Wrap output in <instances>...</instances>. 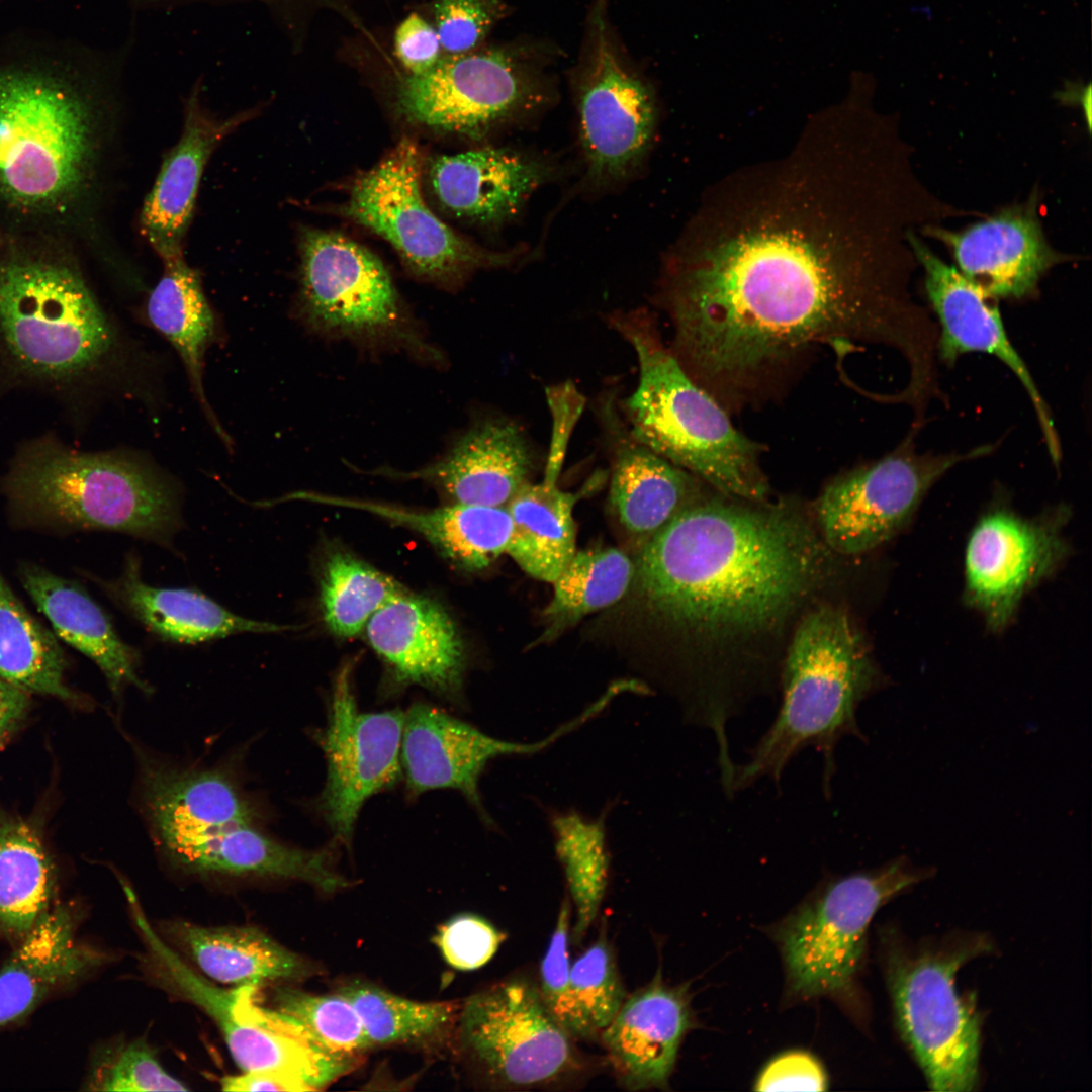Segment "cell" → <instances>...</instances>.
Here are the masks:
<instances>
[{
    "label": "cell",
    "instance_id": "cell-39",
    "mask_svg": "<svg viewBox=\"0 0 1092 1092\" xmlns=\"http://www.w3.org/2000/svg\"><path fill=\"white\" fill-rule=\"evenodd\" d=\"M634 576L635 564L619 549L575 552L552 582L553 596L543 613L548 623L543 638H551L586 615L617 603Z\"/></svg>",
    "mask_w": 1092,
    "mask_h": 1092
},
{
    "label": "cell",
    "instance_id": "cell-41",
    "mask_svg": "<svg viewBox=\"0 0 1092 1092\" xmlns=\"http://www.w3.org/2000/svg\"><path fill=\"white\" fill-rule=\"evenodd\" d=\"M338 992L356 1009L372 1048L435 1037L451 1024L457 1011L452 1003L418 1002L361 981Z\"/></svg>",
    "mask_w": 1092,
    "mask_h": 1092
},
{
    "label": "cell",
    "instance_id": "cell-43",
    "mask_svg": "<svg viewBox=\"0 0 1092 1092\" xmlns=\"http://www.w3.org/2000/svg\"><path fill=\"white\" fill-rule=\"evenodd\" d=\"M570 991L580 1038L600 1037L627 998L605 937L598 938L570 965Z\"/></svg>",
    "mask_w": 1092,
    "mask_h": 1092
},
{
    "label": "cell",
    "instance_id": "cell-4",
    "mask_svg": "<svg viewBox=\"0 0 1092 1092\" xmlns=\"http://www.w3.org/2000/svg\"><path fill=\"white\" fill-rule=\"evenodd\" d=\"M879 681L864 640L847 612L829 602L809 608L786 652L779 711L747 761L736 766L734 795L765 778L778 783L788 764L808 747L822 755V786L829 795L836 747L844 737L863 738L857 710Z\"/></svg>",
    "mask_w": 1092,
    "mask_h": 1092
},
{
    "label": "cell",
    "instance_id": "cell-16",
    "mask_svg": "<svg viewBox=\"0 0 1092 1092\" xmlns=\"http://www.w3.org/2000/svg\"><path fill=\"white\" fill-rule=\"evenodd\" d=\"M404 712H362L352 685V665L337 672L327 723L315 738L327 763L324 789L314 802L334 841L350 845L359 813L373 795L402 777Z\"/></svg>",
    "mask_w": 1092,
    "mask_h": 1092
},
{
    "label": "cell",
    "instance_id": "cell-22",
    "mask_svg": "<svg viewBox=\"0 0 1092 1092\" xmlns=\"http://www.w3.org/2000/svg\"><path fill=\"white\" fill-rule=\"evenodd\" d=\"M909 243L924 268L926 292L940 323L941 357L953 362L963 354L984 352L1004 363L1028 393L1052 459L1057 463L1060 445L1051 414L1028 368L1012 346L997 307L980 287L915 236L909 235Z\"/></svg>",
    "mask_w": 1092,
    "mask_h": 1092
},
{
    "label": "cell",
    "instance_id": "cell-51",
    "mask_svg": "<svg viewBox=\"0 0 1092 1092\" xmlns=\"http://www.w3.org/2000/svg\"><path fill=\"white\" fill-rule=\"evenodd\" d=\"M29 696L0 677V748L26 720L31 704Z\"/></svg>",
    "mask_w": 1092,
    "mask_h": 1092
},
{
    "label": "cell",
    "instance_id": "cell-38",
    "mask_svg": "<svg viewBox=\"0 0 1092 1092\" xmlns=\"http://www.w3.org/2000/svg\"><path fill=\"white\" fill-rule=\"evenodd\" d=\"M607 814L604 810L590 818L575 809L548 812L554 850L574 904L577 940L595 921L609 882Z\"/></svg>",
    "mask_w": 1092,
    "mask_h": 1092
},
{
    "label": "cell",
    "instance_id": "cell-29",
    "mask_svg": "<svg viewBox=\"0 0 1092 1092\" xmlns=\"http://www.w3.org/2000/svg\"><path fill=\"white\" fill-rule=\"evenodd\" d=\"M601 413L611 453L610 503L624 528L647 541L703 494V481L634 439L612 403Z\"/></svg>",
    "mask_w": 1092,
    "mask_h": 1092
},
{
    "label": "cell",
    "instance_id": "cell-46",
    "mask_svg": "<svg viewBox=\"0 0 1092 1092\" xmlns=\"http://www.w3.org/2000/svg\"><path fill=\"white\" fill-rule=\"evenodd\" d=\"M571 904L566 898L560 907L554 932L541 964L540 996L556 1021L575 1039L580 1026L570 991L569 927Z\"/></svg>",
    "mask_w": 1092,
    "mask_h": 1092
},
{
    "label": "cell",
    "instance_id": "cell-32",
    "mask_svg": "<svg viewBox=\"0 0 1092 1092\" xmlns=\"http://www.w3.org/2000/svg\"><path fill=\"white\" fill-rule=\"evenodd\" d=\"M288 498L363 511L388 520L421 534L446 558L469 571L483 569L507 554L513 530L507 507L454 503L433 510H412L307 491Z\"/></svg>",
    "mask_w": 1092,
    "mask_h": 1092
},
{
    "label": "cell",
    "instance_id": "cell-49",
    "mask_svg": "<svg viewBox=\"0 0 1092 1092\" xmlns=\"http://www.w3.org/2000/svg\"><path fill=\"white\" fill-rule=\"evenodd\" d=\"M392 54L399 69L407 74H420L434 67L443 57L434 24L417 12L410 13L393 32Z\"/></svg>",
    "mask_w": 1092,
    "mask_h": 1092
},
{
    "label": "cell",
    "instance_id": "cell-9",
    "mask_svg": "<svg viewBox=\"0 0 1092 1092\" xmlns=\"http://www.w3.org/2000/svg\"><path fill=\"white\" fill-rule=\"evenodd\" d=\"M989 947L985 938L975 936L941 946L887 949L897 1028L933 1091H971L979 1082L980 1018L958 992L956 980L965 964Z\"/></svg>",
    "mask_w": 1092,
    "mask_h": 1092
},
{
    "label": "cell",
    "instance_id": "cell-7",
    "mask_svg": "<svg viewBox=\"0 0 1092 1092\" xmlns=\"http://www.w3.org/2000/svg\"><path fill=\"white\" fill-rule=\"evenodd\" d=\"M930 875L929 868L899 857L821 882L774 930L787 996L803 1001L828 997L856 1005L873 917L890 899Z\"/></svg>",
    "mask_w": 1092,
    "mask_h": 1092
},
{
    "label": "cell",
    "instance_id": "cell-37",
    "mask_svg": "<svg viewBox=\"0 0 1092 1092\" xmlns=\"http://www.w3.org/2000/svg\"><path fill=\"white\" fill-rule=\"evenodd\" d=\"M66 659L53 633L26 610L0 575V677L20 690L90 705L65 681Z\"/></svg>",
    "mask_w": 1092,
    "mask_h": 1092
},
{
    "label": "cell",
    "instance_id": "cell-1",
    "mask_svg": "<svg viewBox=\"0 0 1092 1092\" xmlns=\"http://www.w3.org/2000/svg\"><path fill=\"white\" fill-rule=\"evenodd\" d=\"M876 152L841 123H809L785 157L727 179L671 255L673 354L739 405L817 346L899 340L887 281Z\"/></svg>",
    "mask_w": 1092,
    "mask_h": 1092
},
{
    "label": "cell",
    "instance_id": "cell-14",
    "mask_svg": "<svg viewBox=\"0 0 1092 1092\" xmlns=\"http://www.w3.org/2000/svg\"><path fill=\"white\" fill-rule=\"evenodd\" d=\"M586 32L572 83L588 179L604 185L625 178L644 157L656 105L616 41L601 0L593 6Z\"/></svg>",
    "mask_w": 1092,
    "mask_h": 1092
},
{
    "label": "cell",
    "instance_id": "cell-3",
    "mask_svg": "<svg viewBox=\"0 0 1092 1092\" xmlns=\"http://www.w3.org/2000/svg\"><path fill=\"white\" fill-rule=\"evenodd\" d=\"M102 63L64 39L0 36V193L32 209L79 194L92 167Z\"/></svg>",
    "mask_w": 1092,
    "mask_h": 1092
},
{
    "label": "cell",
    "instance_id": "cell-21",
    "mask_svg": "<svg viewBox=\"0 0 1092 1092\" xmlns=\"http://www.w3.org/2000/svg\"><path fill=\"white\" fill-rule=\"evenodd\" d=\"M364 630L395 682L421 686L460 702L464 648L454 622L437 602L403 590L379 609Z\"/></svg>",
    "mask_w": 1092,
    "mask_h": 1092
},
{
    "label": "cell",
    "instance_id": "cell-34",
    "mask_svg": "<svg viewBox=\"0 0 1092 1092\" xmlns=\"http://www.w3.org/2000/svg\"><path fill=\"white\" fill-rule=\"evenodd\" d=\"M100 584L115 603L164 640L194 644L239 633L290 629L238 616L193 589L151 586L142 580L139 558L132 554L120 576Z\"/></svg>",
    "mask_w": 1092,
    "mask_h": 1092
},
{
    "label": "cell",
    "instance_id": "cell-6",
    "mask_svg": "<svg viewBox=\"0 0 1092 1092\" xmlns=\"http://www.w3.org/2000/svg\"><path fill=\"white\" fill-rule=\"evenodd\" d=\"M4 489L24 525L110 530L163 545L181 526L176 485L128 455L80 453L42 440L19 455Z\"/></svg>",
    "mask_w": 1092,
    "mask_h": 1092
},
{
    "label": "cell",
    "instance_id": "cell-27",
    "mask_svg": "<svg viewBox=\"0 0 1092 1092\" xmlns=\"http://www.w3.org/2000/svg\"><path fill=\"white\" fill-rule=\"evenodd\" d=\"M541 158L509 149L481 148L435 158L432 190L453 215L480 223L508 220L553 175Z\"/></svg>",
    "mask_w": 1092,
    "mask_h": 1092
},
{
    "label": "cell",
    "instance_id": "cell-30",
    "mask_svg": "<svg viewBox=\"0 0 1092 1092\" xmlns=\"http://www.w3.org/2000/svg\"><path fill=\"white\" fill-rule=\"evenodd\" d=\"M531 455L517 426L500 420L475 424L438 461L392 476L427 481L456 504L507 507L527 484Z\"/></svg>",
    "mask_w": 1092,
    "mask_h": 1092
},
{
    "label": "cell",
    "instance_id": "cell-24",
    "mask_svg": "<svg viewBox=\"0 0 1092 1092\" xmlns=\"http://www.w3.org/2000/svg\"><path fill=\"white\" fill-rule=\"evenodd\" d=\"M142 785L146 814L165 856L257 818L237 784L218 769L180 770L145 761Z\"/></svg>",
    "mask_w": 1092,
    "mask_h": 1092
},
{
    "label": "cell",
    "instance_id": "cell-36",
    "mask_svg": "<svg viewBox=\"0 0 1092 1092\" xmlns=\"http://www.w3.org/2000/svg\"><path fill=\"white\" fill-rule=\"evenodd\" d=\"M162 262V276L147 302L148 320L179 354L207 421L221 441L230 444V437L217 421L203 385L204 356L215 334L213 312L199 275L184 256Z\"/></svg>",
    "mask_w": 1092,
    "mask_h": 1092
},
{
    "label": "cell",
    "instance_id": "cell-13",
    "mask_svg": "<svg viewBox=\"0 0 1092 1092\" xmlns=\"http://www.w3.org/2000/svg\"><path fill=\"white\" fill-rule=\"evenodd\" d=\"M421 156L408 139L353 185L340 212L390 243L418 274L451 279L479 267L511 265L522 250L491 252L460 237L428 207Z\"/></svg>",
    "mask_w": 1092,
    "mask_h": 1092
},
{
    "label": "cell",
    "instance_id": "cell-28",
    "mask_svg": "<svg viewBox=\"0 0 1092 1092\" xmlns=\"http://www.w3.org/2000/svg\"><path fill=\"white\" fill-rule=\"evenodd\" d=\"M931 234L947 243L957 269L989 297L1026 295L1058 261L1034 210L1027 208L1004 210L962 232Z\"/></svg>",
    "mask_w": 1092,
    "mask_h": 1092
},
{
    "label": "cell",
    "instance_id": "cell-17",
    "mask_svg": "<svg viewBox=\"0 0 1092 1092\" xmlns=\"http://www.w3.org/2000/svg\"><path fill=\"white\" fill-rule=\"evenodd\" d=\"M987 452L988 447L939 456L898 451L850 470L832 479L817 497L814 525L834 554H863L896 535L949 468Z\"/></svg>",
    "mask_w": 1092,
    "mask_h": 1092
},
{
    "label": "cell",
    "instance_id": "cell-42",
    "mask_svg": "<svg viewBox=\"0 0 1092 1092\" xmlns=\"http://www.w3.org/2000/svg\"><path fill=\"white\" fill-rule=\"evenodd\" d=\"M275 1010L301 1025L324 1049L356 1058L372 1048L359 1014L341 993L313 995L294 988H279Z\"/></svg>",
    "mask_w": 1092,
    "mask_h": 1092
},
{
    "label": "cell",
    "instance_id": "cell-25",
    "mask_svg": "<svg viewBox=\"0 0 1092 1092\" xmlns=\"http://www.w3.org/2000/svg\"><path fill=\"white\" fill-rule=\"evenodd\" d=\"M198 91L185 106L178 142L165 155L155 183L140 213V229L162 261L183 256L198 189L205 166L219 144L255 111L215 118L200 105Z\"/></svg>",
    "mask_w": 1092,
    "mask_h": 1092
},
{
    "label": "cell",
    "instance_id": "cell-23",
    "mask_svg": "<svg viewBox=\"0 0 1092 1092\" xmlns=\"http://www.w3.org/2000/svg\"><path fill=\"white\" fill-rule=\"evenodd\" d=\"M695 1025L689 985H668L658 972L625 999L600 1038L623 1088L666 1090L682 1040Z\"/></svg>",
    "mask_w": 1092,
    "mask_h": 1092
},
{
    "label": "cell",
    "instance_id": "cell-19",
    "mask_svg": "<svg viewBox=\"0 0 1092 1092\" xmlns=\"http://www.w3.org/2000/svg\"><path fill=\"white\" fill-rule=\"evenodd\" d=\"M1067 551L1060 523L993 510L974 527L965 554L966 598L992 629L1003 628L1024 594Z\"/></svg>",
    "mask_w": 1092,
    "mask_h": 1092
},
{
    "label": "cell",
    "instance_id": "cell-50",
    "mask_svg": "<svg viewBox=\"0 0 1092 1092\" xmlns=\"http://www.w3.org/2000/svg\"><path fill=\"white\" fill-rule=\"evenodd\" d=\"M223 1091H313L305 1082L288 1075L269 1070L243 1072L240 1075L223 1076L219 1080Z\"/></svg>",
    "mask_w": 1092,
    "mask_h": 1092
},
{
    "label": "cell",
    "instance_id": "cell-26",
    "mask_svg": "<svg viewBox=\"0 0 1092 1092\" xmlns=\"http://www.w3.org/2000/svg\"><path fill=\"white\" fill-rule=\"evenodd\" d=\"M551 414L544 478L525 484L507 506L513 523L507 554L530 576L552 583L576 552L573 509L581 494L557 483L577 416L563 408Z\"/></svg>",
    "mask_w": 1092,
    "mask_h": 1092
},
{
    "label": "cell",
    "instance_id": "cell-2",
    "mask_svg": "<svg viewBox=\"0 0 1092 1092\" xmlns=\"http://www.w3.org/2000/svg\"><path fill=\"white\" fill-rule=\"evenodd\" d=\"M832 555L788 503L723 493L702 494L645 542L634 576L641 596L705 657L700 725L726 734L751 696L755 646L825 585Z\"/></svg>",
    "mask_w": 1092,
    "mask_h": 1092
},
{
    "label": "cell",
    "instance_id": "cell-40",
    "mask_svg": "<svg viewBox=\"0 0 1092 1092\" xmlns=\"http://www.w3.org/2000/svg\"><path fill=\"white\" fill-rule=\"evenodd\" d=\"M405 590L374 567L337 551L326 560L321 579L324 622L336 636L351 638L361 633L371 617Z\"/></svg>",
    "mask_w": 1092,
    "mask_h": 1092
},
{
    "label": "cell",
    "instance_id": "cell-31",
    "mask_svg": "<svg viewBox=\"0 0 1092 1092\" xmlns=\"http://www.w3.org/2000/svg\"><path fill=\"white\" fill-rule=\"evenodd\" d=\"M162 938L209 980L234 987L298 980L306 963L251 925L203 926L182 919L158 924Z\"/></svg>",
    "mask_w": 1092,
    "mask_h": 1092
},
{
    "label": "cell",
    "instance_id": "cell-45",
    "mask_svg": "<svg viewBox=\"0 0 1092 1092\" xmlns=\"http://www.w3.org/2000/svg\"><path fill=\"white\" fill-rule=\"evenodd\" d=\"M431 13L443 56H450L483 46L509 7L500 0H433Z\"/></svg>",
    "mask_w": 1092,
    "mask_h": 1092
},
{
    "label": "cell",
    "instance_id": "cell-11",
    "mask_svg": "<svg viewBox=\"0 0 1092 1092\" xmlns=\"http://www.w3.org/2000/svg\"><path fill=\"white\" fill-rule=\"evenodd\" d=\"M540 58L520 44L444 55L426 72L394 76L397 111L427 127L477 136L535 113L551 99Z\"/></svg>",
    "mask_w": 1092,
    "mask_h": 1092
},
{
    "label": "cell",
    "instance_id": "cell-33",
    "mask_svg": "<svg viewBox=\"0 0 1092 1092\" xmlns=\"http://www.w3.org/2000/svg\"><path fill=\"white\" fill-rule=\"evenodd\" d=\"M20 578L55 633L96 663L112 694L119 696L127 686L151 692L138 674V651L118 636L108 616L82 587L35 565L22 566Z\"/></svg>",
    "mask_w": 1092,
    "mask_h": 1092
},
{
    "label": "cell",
    "instance_id": "cell-18",
    "mask_svg": "<svg viewBox=\"0 0 1092 1092\" xmlns=\"http://www.w3.org/2000/svg\"><path fill=\"white\" fill-rule=\"evenodd\" d=\"M595 705L535 742H515L487 735L445 711L417 702L404 712L401 767L406 791L419 796L454 789L476 809L486 826L494 821L482 804L479 779L487 764L505 755H533L598 716Z\"/></svg>",
    "mask_w": 1092,
    "mask_h": 1092
},
{
    "label": "cell",
    "instance_id": "cell-44",
    "mask_svg": "<svg viewBox=\"0 0 1092 1092\" xmlns=\"http://www.w3.org/2000/svg\"><path fill=\"white\" fill-rule=\"evenodd\" d=\"M97 1091H187L182 1081L169 1074L144 1040L114 1041L94 1054L85 1081Z\"/></svg>",
    "mask_w": 1092,
    "mask_h": 1092
},
{
    "label": "cell",
    "instance_id": "cell-15",
    "mask_svg": "<svg viewBox=\"0 0 1092 1092\" xmlns=\"http://www.w3.org/2000/svg\"><path fill=\"white\" fill-rule=\"evenodd\" d=\"M299 305L316 332L362 341L420 344L381 260L335 232L300 238Z\"/></svg>",
    "mask_w": 1092,
    "mask_h": 1092
},
{
    "label": "cell",
    "instance_id": "cell-12",
    "mask_svg": "<svg viewBox=\"0 0 1092 1092\" xmlns=\"http://www.w3.org/2000/svg\"><path fill=\"white\" fill-rule=\"evenodd\" d=\"M463 1051L492 1088L530 1090L574 1084L588 1070L574 1037L526 979L499 983L461 1007Z\"/></svg>",
    "mask_w": 1092,
    "mask_h": 1092
},
{
    "label": "cell",
    "instance_id": "cell-48",
    "mask_svg": "<svg viewBox=\"0 0 1092 1092\" xmlns=\"http://www.w3.org/2000/svg\"><path fill=\"white\" fill-rule=\"evenodd\" d=\"M828 1077L824 1067L812 1054L789 1051L769 1061L758 1075L754 1090L824 1091Z\"/></svg>",
    "mask_w": 1092,
    "mask_h": 1092
},
{
    "label": "cell",
    "instance_id": "cell-8",
    "mask_svg": "<svg viewBox=\"0 0 1092 1092\" xmlns=\"http://www.w3.org/2000/svg\"><path fill=\"white\" fill-rule=\"evenodd\" d=\"M123 889L146 948L147 970L160 987L212 1019L243 1072L275 1071L317 1090L352 1068L354 1059L332 1054L291 1018L256 1005L255 986L225 989L200 974L151 925L133 890Z\"/></svg>",
    "mask_w": 1092,
    "mask_h": 1092
},
{
    "label": "cell",
    "instance_id": "cell-52",
    "mask_svg": "<svg viewBox=\"0 0 1092 1092\" xmlns=\"http://www.w3.org/2000/svg\"><path fill=\"white\" fill-rule=\"evenodd\" d=\"M157 1V0H151ZM276 8H334L343 12L351 0H262Z\"/></svg>",
    "mask_w": 1092,
    "mask_h": 1092
},
{
    "label": "cell",
    "instance_id": "cell-47",
    "mask_svg": "<svg viewBox=\"0 0 1092 1092\" xmlns=\"http://www.w3.org/2000/svg\"><path fill=\"white\" fill-rule=\"evenodd\" d=\"M504 935L475 915H460L443 925L436 937L448 964L459 970H474L486 964L497 950Z\"/></svg>",
    "mask_w": 1092,
    "mask_h": 1092
},
{
    "label": "cell",
    "instance_id": "cell-5",
    "mask_svg": "<svg viewBox=\"0 0 1092 1092\" xmlns=\"http://www.w3.org/2000/svg\"><path fill=\"white\" fill-rule=\"evenodd\" d=\"M611 324L632 346L638 384L625 401L632 437L715 491L750 502L768 498L762 446L732 425L727 411L696 383L642 311Z\"/></svg>",
    "mask_w": 1092,
    "mask_h": 1092
},
{
    "label": "cell",
    "instance_id": "cell-10",
    "mask_svg": "<svg viewBox=\"0 0 1092 1092\" xmlns=\"http://www.w3.org/2000/svg\"><path fill=\"white\" fill-rule=\"evenodd\" d=\"M0 328L24 369L55 378L90 369L114 342L81 276L48 259H13L0 267Z\"/></svg>",
    "mask_w": 1092,
    "mask_h": 1092
},
{
    "label": "cell",
    "instance_id": "cell-20",
    "mask_svg": "<svg viewBox=\"0 0 1092 1092\" xmlns=\"http://www.w3.org/2000/svg\"><path fill=\"white\" fill-rule=\"evenodd\" d=\"M83 906L57 901L11 946L0 969V1029L23 1022L52 997L73 989L112 960L81 939Z\"/></svg>",
    "mask_w": 1092,
    "mask_h": 1092
},
{
    "label": "cell",
    "instance_id": "cell-35",
    "mask_svg": "<svg viewBox=\"0 0 1092 1092\" xmlns=\"http://www.w3.org/2000/svg\"><path fill=\"white\" fill-rule=\"evenodd\" d=\"M58 894V867L40 823L0 805V942L20 941Z\"/></svg>",
    "mask_w": 1092,
    "mask_h": 1092
}]
</instances>
